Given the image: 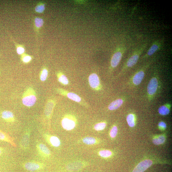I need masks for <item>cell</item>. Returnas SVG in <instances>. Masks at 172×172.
Wrapping results in <instances>:
<instances>
[{
    "label": "cell",
    "mask_w": 172,
    "mask_h": 172,
    "mask_svg": "<svg viewBox=\"0 0 172 172\" xmlns=\"http://www.w3.org/2000/svg\"><path fill=\"white\" fill-rule=\"evenodd\" d=\"M161 87V83L158 73L155 72L153 73L147 87V97L150 102L153 100L158 94Z\"/></svg>",
    "instance_id": "1"
},
{
    "label": "cell",
    "mask_w": 172,
    "mask_h": 172,
    "mask_svg": "<svg viewBox=\"0 0 172 172\" xmlns=\"http://www.w3.org/2000/svg\"><path fill=\"white\" fill-rule=\"evenodd\" d=\"M153 60L151 61L145 65L143 67L139 69L130 78L128 82V83L130 86L132 87H138L143 80L145 72L149 66L151 64Z\"/></svg>",
    "instance_id": "2"
},
{
    "label": "cell",
    "mask_w": 172,
    "mask_h": 172,
    "mask_svg": "<svg viewBox=\"0 0 172 172\" xmlns=\"http://www.w3.org/2000/svg\"><path fill=\"white\" fill-rule=\"evenodd\" d=\"M37 100L36 92L32 88L27 90L23 95L22 102L25 106L31 107L34 104Z\"/></svg>",
    "instance_id": "3"
},
{
    "label": "cell",
    "mask_w": 172,
    "mask_h": 172,
    "mask_svg": "<svg viewBox=\"0 0 172 172\" xmlns=\"http://www.w3.org/2000/svg\"><path fill=\"white\" fill-rule=\"evenodd\" d=\"M140 53L141 52H135L128 59L118 74V77L123 76L128 69L133 67L137 63L139 59Z\"/></svg>",
    "instance_id": "4"
},
{
    "label": "cell",
    "mask_w": 172,
    "mask_h": 172,
    "mask_svg": "<svg viewBox=\"0 0 172 172\" xmlns=\"http://www.w3.org/2000/svg\"><path fill=\"white\" fill-rule=\"evenodd\" d=\"M31 131L29 130H26L23 134L21 140L19 145L22 149L26 150L29 147Z\"/></svg>",
    "instance_id": "5"
},
{
    "label": "cell",
    "mask_w": 172,
    "mask_h": 172,
    "mask_svg": "<svg viewBox=\"0 0 172 172\" xmlns=\"http://www.w3.org/2000/svg\"><path fill=\"white\" fill-rule=\"evenodd\" d=\"M152 164L153 162L150 160H144L135 166L132 172H144L150 167Z\"/></svg>",
    "instance_id": "6"
},
{
    "label": "cell",
    "mask_w": 172,
    "mask_h": 172,
    "mask_svg": "<svg viewBox=\"0 0 172 172\" xmlns=\"http://www.w3.org/2000/svg\"><path fill=\"white\" fill-rule=\"evenodd\" d=\"M37 152L40 155L43 157H48L50 155V150L45 145L42 143H38L37 145Z\"/></svg>",
    "instance_id": "7"
},
{
    "label": "cell",
    "mask_w": 172,
    "mask_h": 172,
    "mask_svg": "<svg viewBox=\"0 0 172 172\" xmlns=\"http://www.w3.org/2000/svg\"><path fill=\"white\" fill-rule=\"evenodd\" d=\"M43 166L42 164L35 162H27L24 165L25 168L30 171H34L39 170L42 168Z\"/></svg>",
    "instance_id": "8"
},
{
    "label": "cell",
    "mask_w": 172,
    "mask_h": 172,
    "mask_svg": "<svg viewBox=\"0 0 172 172\" xmlns=\"http://www.w3.org/2000/svg\"><path fill=\"white\" fill-rule=\"evenodd\" d=\"M89 82L91 87L93 88H98L100 85L99 77L95 73H92L90 75Z\"/></svg>",
    "instance_id": "9"
},
{
    "label": "cell",
    "mask_w": 172,
    "mask_h": 172,
    "mask_svg": "<svg viewBox=\"0 0 172 172\" xmlns=\"http://www.w3.org/2000/svg\"><path fill=\"white\" fill-rule=\"evenodd\" d=\"M62 125L65 130H71L75 127V123L72 120L64 118L62 121Z\"/></svg>",
    "instance_id": "10"
},
{
    "label": "cell",
    "mask_w": 172,
    "mask_h": 172,
    "mask_svg": "<svg viewBox=\"0 0 172 172\" xmlns=\"http://www.w3.org/2000/svg\"><path fill=\"white\" fill-rule=\"evenodd\" d=\"M125 97L117 99L112 102L108 107L109 110L111 111L115 110L118 109L123 104L125 101Z\"/></svg>",
    "instance_id": "11"
},
{
    "label": "cell",
    "mask_w": 172,
    "mask_h": 172,
    "mask_svg": "<svg viewBox=\"0 0 172 172\" xmlns=\"http://www.w3.org/2000/svg\"><path fill=\"white\" fill-rule=\"evenodd\" d=\"M123 53L120 52H117L113 55L111 61V65L113 68H116L122 59Z\"/></svg>",
    "instance_id": "12"
},
{
    "label": "cell",
    "mask_w": 172,
    "mask_h": 172,
    "mask_svg": "<svg viewBox=\"0 0 172 172\" xmlns=\"http://www.w3.org/2000/svg\"><path fill=\"white\" fill-rule=\"evenodd\" d=\"M2 118L7 122L13 123L15 121L13 113L9 111H4L1 113Z\"/></svg>",
    "instance_id": "13"
},
{
    "label": "cell",
    "mask_w": 172,
    "mask_h": 172,
    "mask_svg": "<svg viewBox=\"0 0 172 172\" xmlns=\"http://www.w3.org/2000/svg\"><path fill=\"white\" fill-rule=\"evenodd\" d=\"M171 104L167 103L160 106L158 109V112L160 115L165 116L169 114L170 112Z\"/></svg>",
    "instance_id": "14"
},
{
    "label": "cell",
    "mask_w": 172,
    "mask_h": 172,
    "mask_svg": "<svg viewBox=\"0 0 172 172\" xmlns=\"http://www.w3.org/2000/svg\"><path fill=\"white\" fill-rule=\"evenodd\" d=\"M0 140L9 143L14 146H16L14 139L6 133L1 130H0Z\"/></svg>",
    "instance_id": "15"
},
{
    "label": "cell",
    "mask_w": 172,
    "mask_h": 172,
    "mask_svg": "<svg viewBox=\"0 0 172 172\" xmlns=\"http://www.w3.org/2000/svg\"><path fill=\"white\" fill-rule=\"evenodd\" d=\"M159 47L157 44H155L152 45L143 58L145 59L152 56L158 49Z\"/></svg>",
    "instance_id": "16"
},
{
    "label": "cell",
    "mask_w": 172,
    "mask_h": 172,
    "mask_svg": "<svg viewBox=\"0 0 172 172\" xmlns=\"http://www.w3.org/2000/svg\"><path fill=\"white\" fill-rule=\"evenodd\" d=\"M127 121L128 126L130 127H134L135 125V117L133 114H130L127 117Z\"/></svg>",
    "instance_id": "17"
},
{
    "label": "cell",
    "mask_w": 172,
    "mask_h": 172,
    "mask_svg": "<svg viewBox=\"0 0 172 172\" xmlns=\"http://www.w3.org/2000/svg\"><path fill=\"white\" fill-rule=\"evenodd\" d=\"M166 138L165 136L160 135L156 137L153 138L152 142L156 145H159L165 142Z\"/></svg>",
    "instance_id": "18"
},
{
    "label": "cell",
    "mask_w": 172,
    "mask_h": 172,
    "mask_svg": "<svg viewBox=\"0 0 172 172\" xmlns=\"http://www.w3.org/2000/svg\"><path fill=\"white\" fill-rule=\"evenodd\" d=\"M49 141L50 144L54 147H58L61 144L60 140L56 136H51L49 138Z\"/></svg>",
    "instance_id": "19"
},
{
    "label": "cell",
    "mask_w": 172,
    "mask_h": 172,
    "mask_svg": "<svg viewBox=\"0 0 172 172\" xmlns=\"http://www.w3.org/2000/svg\"><path fill=\"white\" fill-rule=\"evenodd\" d=\"M53 107L54 104L52 102H50L47 105L45 109V114L47 117H49L51 115Z\"/></svg>",
    "instance_id": "20"
},
{
    "label": "cell",
    "mask_w": 172,
    "mask_h": 172,
    "mask_svg": "<svg viewBox=\"0 0 172 172\" xmlns=\"http://www.w3.org/2000/svg\"><path fill=\"white\" fill-rule=\"evenodd\" d=\"M83 142L88 145H92L95 144L96 142V139L92 137H87L83 140Z\"/></svg>",
    "instance_id": "21"
},
{
    "label": "cell",
    "mask_w": 172,
    "mask_h": 172,
    "mask_svg": "<svg viewBox=\"0 0 172 172\" xmlns=\"http://www.w3.org/2000/svg\"><path fill=\"white\" fill-rule=\"evenodd\" d=\"M67 96L69 99L76 101V102H80L81 100V99L79 95L72 92L68 93Z\"/></svg>",
    "instance_id": "22"
},
{
    "label": "cell",
    "mask_w": 172,
    "mask_h": 172,
    "mask_svg": "<svg viewBox=\"0 0 172 172\" xmlns=\"http://www.w3.org/2000/svg\"><path fill=\"white\" fill-rule=\"evenodd\" d=\"M34 22L35 26L37 29L41 28L44 25V20L40 18L37 17L35 18Z\"/></svg>",
    "instance_id": "23"
},
{
    "label": "cell",
    "mask_w": 172,
    "mask_h": 172,
    "mask_svg": "<svg viewBox=\"0 0 172 172\" xmlns=\"http://www.w3.org/2000/svg\"><path fill=\"white\" fill-rule=\"evenodd\" d=\"M99 154L102 157L107 158L110 157L112 155V152L109 150H102L99 152Z\"/></svg>",
    "instance_id": "24"
},
{
    "label": "cell",
    "mask_w": 172,
    "mask_h": 172,
    "mask_svg": "<svg viewBox=\"0 0 172 172\" xmlns=\"http://www.w3.org/2000/svg\"><path fill=\"white\" fill-rule=\"evenodd\" d=\"M45 9V5L43 4H39L35 8V11L38 13H42Z\"/></svg>",
    "instance_id": "25"
},
{
    "label": "cell",
    "mask_w": 172,
    "mask_h": 172,
    "mask_svg": "<svg viewBox=\"0 0 172 172\" xmlns=\"http://www.w3.org/2000/svg\"><path fill=\"white\" fill-rule=\"evenodd\" d=\"M106 126V123L104 122L100 123L95 125L94 129L96 131H101L104 130Z\"/></svg>",
    "instance_id": "26"
},
{
    "label": "cell",
    "mask_w": 172,
    "mask_h": 172,
    "mask_svg": "<svg viewBox=\"0 0 172 172\" xmlns=\"http://www.w3.org/2000/svg\"><path fill=\"white\" fill-rule=\"evenodd\" d=\"M48 71L46 69H43L41 72L40 79L42 81H44L46 80L47 77L48 76Z\"/></svg>",
    "instance_id": "27"
},
{
    "label": "cell",
    "mask_w": 172,
    "mask_h": 172,
    "mask_svg": "<svg viewBox=\"0 0 172 172\" xmlns=\"http://www.w3.org/2000/svg\"><path fill=\"white\" fill-rule=\"evenodd\" d=\"M58 81L60 83L64 85H67L69 81L67 77L64 75H61L58 77Z\"/></svg>",
    "instance_id": "28"
},
{
    "label": "cell",
    "mask_w": 172,
    "mask_h": 172,
    "mask_svg": "<svg viewBox=\"0 0 172 172\" xmlns=\"http://www.w3.org/2000/svg\"><path fill=\"white\" fill-rule=\"evenodd\" d=\"M118 128L116 126H113L111 129L110 135L111 137L112 138H114L115 137L118 133Z\"/></svg>",
    "instance_id": "29"
},
{
    "label": "cell",
    "mask_w": 172,
    "mask_h": 172,
    "mask_svg": "<svg viewBox=\"0 0 172 172\" xmlns=\"http://www.w3.org/2000/svg\"><path fill=\"white\" fill-rule=\"evenodd\" d=\"M16 52L19 55L23 54L25 51V50L22 45H16Z\"/></svg>",
    "instance_id": "30"
},
{
    "label": "cell",
    "mask_w": 172,
    "mask_h": 172,
    "mask_svg": "<svg viewBox=\"0 0 172 172\" xmlns=\"http://www.w3.org/2000/svg\"><path fill=\"white\" fill-rule=\"evenodd\" d=\"M32 57L30 56L24 54L22 57V61L25 63H29L32 60Z\"/></svg>",
    "instance_id": "31"
},
{
    "label": "cell",
    "mask_w": 172,
    "mask_h": 172,
    "mask_svg": "<svg viewBox=\"0 0 172 172\" xmlns=\"http://www.w3.org/2000/svg\"><path fill=\"white\" fill-rule=\"evenodd\" d=\"M158 126L161 130H165L166 128L167 125L165 122H161L158 123Z\"/></svg>",
    "instance_id": "32"
},
{
    "label": "cell",
    "mask_w": 172,
    "mask_h": 172,
    "mask_svg": "<svg viewBox=\"0 0 172 172\" xmlns=\"http://www.w3.org/2000/svg\"><path fill=\"white\" fill-rule=\"evenodd\" d=\"M4 153V149L3 148L0 146V157Z\"/></svg>",
    "instance_id": "33"
}]
</instances>
